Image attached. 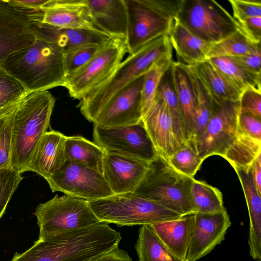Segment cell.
I'll return each mask as SVG.
<instances>
[{
    "label": "cell",
    "mask_w": 261,
    "mask_h": 261,
    "mask_svg": "<svg viewBox=\"0 0 261 261\" xmlns=\"http://www.w3.org/2000/svg\"><path fill=\"white\" fill-rule=\"evenodd\" d=\"M121 240L120 232L101 222L38 239L11 261H89L118 247Z\"/></svg>",
    "instance_id": "1"
},
{
    "label": "cell",
    "mask_w": 261,
    "mask_h": 261,
    "mask_svg": "<svg viewBox=\"0 0 261 261\" xmlns=\"http://www.w3.org/2000/svg\"><path fill=\"white\" fill-rule=\"evenodd\" d=\"M30 47L11 55L0 66L17 80L28 93L63 86L66 74L63 51L55 43L36 33Z\"/></svg>",
    "instance_id": "2"
},
{
    "label": "cell",
    "mask_w": 261,
    "mask_h": 261,
    "mask_svg": "<svg viewBox=\"0 0 261 261\" xmlns=\"http://www.w3.org/2000/svg\"><path fill=\"white\" fill-rule=\"evenodd\" d=\"M168 35H163L142 46L119 64L102 84L85 95L79 105L82 115L90 122L122 89L145 75L163 59L172 56Z\"/></svg>",
    "instance_id": "3"
},
{
    "label": "cell",
    "mask_w": 261,
    "mask_h": 261,
    "mask_svg": "<svg viewBox=\"0 0 261 261\" xmlns=\"http://www.w3.org/2000/svg\"><path fill=\"white\" fill-rule=\"evenodd\" d=\"M55 103L48 90L28 93L17 103L12 141L11 166L20 173L27 171L35 147L47 132Z\"/></svg>",
    "instance_id": "4"
},
{
    "label": "cell",
    "mask_w": 261,
    "mask_h": 261,
    "mask_svg": "<svg viewBox=\"0 0 261 261\" xmlns=\"http://www.w3.org/2000/svg\"><path fill=\"white\" fill-rule=\"evenodd\" d=\"M127 14L126 45L129 55L168 35L181 0H124Z\"/></svg>",
    "instance_id": "5"
},
{
    "label": "cell",
    "mask_w": 261,
    "mask_h": 261,
    "mask_svg": "<svg viewBox=\"0 0 261 261\" xmlns=\"http://www.w3.org/2000/svg\"><path fill=\"white\" fill-rule=\"evenodd\" d=\"M194 179L176 171L159 155L134 193L182 216L193 214L191 188Z\"/></svg>",
    "instance_id": "6"
},
{
    "label": "cell",
    "mask_w": 261,
    "mask_h": 261,
    "mask_svg": "<svg viewBox=\"0 0 261 261\" xmlns=\"http://www.w3.org/2000/svg\"><path fill=\"white\" fill-rule=\"evenodd\" d=\"M88 201L100 222L119 226L150 225L182 217L134 192L113 194Z\"/></svg>",
    "instance_id": "7"
},
{
    "label": "cell",
    "mask_w": 261,
    "mask_h": 261,
    "mask_svg": "<svg viewBox=\"0 0 261 261\" xmlns=\"http://www.w3.org/2000/svg\"><path fill=\"white\" fill-rule=\"evenodd\" d=\"M39 228V239L68 231L80 229L101 222L87 200L65 195H56L40 203L34 213Z\"/></svg>",
    "instance_id": "8"
},
{
    "label": "cell",
    "mask_w": 261,
    "mask_h": 261,
    "mask_svg": "<svg viewBox=\"0 0 261 261\" xmlns=\"http://www.w3.org/2000/svg\"><path fill=\"white\" fill-rule=\"evenodd\" d=\"M176 19L197 37L212 44L240 29L238 21L214 0H181Z\"/></svg>",
    "instance_id": "9"
},
{
    "label": "cell",
    "mask_w": 261,
    "mask_h": 261,
    "mask_svg": "<svg viewBox=\"0 0 261 261\" xmlns=\"http://www.w3.org/2000/svg\"><path fill=\"white\" fill-rule=\"evenodd\" d=\"M126 53L125 42L113 39L86 64L67 76L64 87L71 97L81 100L109 79Z\"/></svg>",
    "instance_id": "10"
},
{
    "label": "cell",
    "mask_w": 261,
    "mask_h": 261,
    "mask_svg": "<svg viewBox=\"0 0 261 261\" xmlns=\"http://www.w3.org/2000/svg\"><path fill=\"white\" fill-rule=\"evenodd\" d=\"M95 143L105 151L151 163L159 156L142 122L131 125L102 127L94 124Z\"/></svg>",
    "instance_id": "11"
},
{
    "label": "cell",
    "mask_w": 261,
    "mask_h": 261,
    "mask_svg": "<svg viewBox=\"0 0 261 261\" xmlns=\"http://www.w3.org/2000/svg\"><path fill=\"white\" fill-rule=\"evenodd\" d=\"M46 181L53 192H61L88 201L114 194L102 173L68 160Z\"/></svg>",
    "instance_id": "12"
},
{
    "label": "cell",
    "mask_w": 261,
    "mask_h": 261,
    "mask_svg": "<svg viewBox=\"0 0 261 261\" xmlns=\"http://www.w3.org/2000/svg\"><path fill=\"white\" fill-rule=\"evenodd\" d=\"M240 114L239 101H225L218 106L205 129L196 142L200 158L223 157L236 139Z\"/></svg>",
    "instance_id": "13"
},
{
    "label": "cell",
    "mask_w": 261,
    "mask_h": 261,
    "mask_svg": "<svg viewBox=\"0 0 261 261\" xmlns=\"http://www.w3.org/2000/svg\"><path fill=\"white\" fill-rule=\"evenodd\" d=\"M33 12L0 0V63L35 42Z\"/></svg>",
    "instance_id": "14"
},
{
    "label": "cell",
    "mask_w": 261,
    "mask_h": 261,
    "mask_svg": "<svg viewBox=\"0 0 261 261\" xmlns=\"http://www.w3.org/2000/svg\"><path fill=\"white\" fill-rule=\"evenodd\" d=\"M144 76L137 78L118 92L97 115L94 124L109 127L141 122L143 117L141 90Z\"/></svg>",
    "instance_id": "15"
},
{
    "label": "cell",
    "mask_w": 261,
    "mask_h": 261,
    "mask_svg": "<svg viewBox=\"0 0 261 261\" xmlns=\"http://www.w3.org/2000/svg\"><path fill=\"white\" fill-rule=\"evenodd\" d=\"M193 234L186 261H197L210 253L225 239L231 225L226 208L213 213H196Z\"/></svg>",
    "instance_id": "16"
},
{
    "label": "cell",
    "mask_w": 261,
    "mask_h": 261,
    "mask_svg": "<svg viewBox=\"0 0 261 261\" xmlns=\"http://www.w3.org/2000/svg\"><path fill=\"white\" fill-rule=\"evenodd\" d=\"M150 163L105 151L102 174L114 194L134 192L147 175Z\"/></svg>",
    "instance_id": "17"
},
{
    "label": "cell",
    "mask_w": 261,
    "mask_h": 261,
    "mask_svg": "<svg viewBox=\"0 0 261 261\" xmlns=\"http://www.w3.org/2000/svg\"><path fill=\"white\" fill-rule=\"evenodd\" d=\"M157 151L167 161L184 145L166 107L154 100L142 119Z\"/></svg>",
    "instance_id": "18"
},
{
    "label": "cell",
    "mask_w": 261,
    "mask_h": 261,
    "mask_svg": "<svg viewBox=\"0 0 261 261\" xmlns=\"http://www.w3.org/2000/svg\"><path fill=\"white\" fill-rule=\"evenodd\" d=\"M41 22L60 28L96 29L86 0H49Z\"/></svg>",
    "instance_id": "19"
},
{
    "label": "cell",
    "mask_w": 261,
    "mask_h": 261,
    "mask_svg": "<svg viewBox=\"0 0 261 261\" xmlns=\"http://www.w3.org/2000/svg\"><path fill=\"white\" fill-rule=\"evenodd\" d=\"M65 139L59 132H45L35 147L27 171H34L46 180L58 172L66 160Z\"/></svg>",
    "instance_id": "20"
},
{
    "label": "cell",
    "mask_w": 261,
    "mask_h": 261,
    "mask_svg": "<svg viewBox=\"0 0 261 261\" xmlns=\"http://www.w3.org/2000/svg\"><path fill=\"white\" fill-rule=\"evenodd\" d=\"M94 26L114 39L126 43L127 14L124 0H86Z\"/></svg>",
    "instance_id": "21"
},
{
    "label": "cell",
    "mask_w": 261,
    "mask_h": 261,
    "mask_svg": "<svg viewBox=\"0 0 261 261\" xmlns=\"http://www.w3.org/2000/svg\"><path fill=\"white\" fill-rule=\"evenodd\" d=\"M195 225L194 214L149 225L165 246L175 256L185 260Z\"/></svg>",
    "instance_id": "22"
},
{
    "label": "cell",
    "mask_w": 261,
    "mask_h": 261,
    "mask_svg": "<svg viewBox=\"0 0 261 261\" xmlns=\"http://www.w3.org/2000/svg\"><path fill=\"white\" fill-rule=\"evenodd\" d=\"M174 87L187 141L191 137L194 128L197 98L190 73L179 62L171 65Z\"/></svg>",
    "instance_id": "23"
},
{
    "label": "cell",
    "mask_w": 261,
    "mask_h": 261,
    "mask_svg": "<svg viewBox=\"0 0 261 261\" xmlns=\"http://www.w3.org/2000/svg\"><path fill=\"white\" fill-rule=\"evenodd\" d=\"M35 32L56 43L64 51L88 43L106 44L113 39L96 29L94 30L60 28L36 20Z\"/></svg>",
    "instance_id": "24"
},
{
    "label": "cell",
    "mask_w": 261,
    "mask_h": 261,
    "mask_svg": "<svg viewBox=\"0 0 261 261\" xmlns=\"http://www.w3.org/2000/svg\"><path fill=\"white\" fill-rule=\"evenodd\" d=\"M218 106L225 101H239L242 91L219 72L207 60L188 66Z\"/></svg>",
    "instance_id": "25"
},
{
    "label": "cell",
    "mask_w": 261,
    "mask_h": 261,
    "mask_svg": "<svg viewBox=\"0 0 261 261\" xmlns=\"http://www.w3.org/2000/svg\"><path fill=\"white\" fill-rule=\"evenodd\" d=\"M242 185L249 217L248 245L250 255L261 261V199L254 184L250 169L235 170Z\"/></svg>",
    "instance_id": "26"
},
{
    "label": "cell",
    "mask_w": 261,
    "mask_h": 261,
    "mask_svg": "<svg viewBox=\"0 0 261 261\" xmlns=\"http://www.w3.org/2000/svg\"><path fill=\"white\" fill-rule=\"evenodd\" d=\"M168 37L177 58L182 61L180 63L187 66L206 60L213 45L197 37L176 18Z\"/></svg>",
    "instance_id": "27"
},
{
    "label": "cell",
    "mask_w": 261,
    "mask_h": 261,
    "mask_svg": "<svg viewBox=\"0 0 261 261\" xmlns=\"http://www.w3.org/2000/svg\"><path fill=\"white\" fill-rule=\"evenodd\" d=\"M65 152L66 160L102 173L105 151L95 143L82 136H66Z\"/></svg>",
    "instance_id": "28"
},
{
    "label": "cell",
    "mask_w": 261,
    "mask_h": 261,
    "mask_svg": "<svg viewBox=\"0 0 261 261\" xmlns=\"http://www.w3.org/2000/svg\"><path fill=\"white\" fill-rule=\"evenodd\" d=\"M261 154V141L248 136L239 127L237 137L222 158L234 170H248Z\"/></svg>",
    "instance_id": "29"
},
{
    "label": "cell",
    "mask_w": 261,
    "mask_h": 261,
    "mask_svg": "<svg viewBox=\"0 0 261 261\" xmlns=\"http://www.w3.org/2000/svg\"><path fill=\"white\" fill-rule=\"evenodd\" d=\"M135 249L139 261H185L173 254L149 225L141 226L139 228Z\"/></svg>",
    "instance_id": "30"
},
{
    "label": "cell",
    "mask_w": 261,
    "mask_h": 261,
    "mask_svg": "<svg viewBox=\"0 0 261 261\" xmlns=\"http://www.w3.org/2000/svg\"><path fill=\"white\" fill-rule=\"evenodd\" d=\"M207 60L242 92L249 87L261 88V75L248 72L231 58L216 57Z\"/></svg>",
    "instance_id": "31"
},
{
    "label": "cell",
    "mask_w": 261,
    "mask_h": 261,
    "mask_svg": "<svg viewBox=\"0 0 261 261\" xmlns=\"http://www.w3.org/2000/svg\"><path fill=\"white\" fill-rule=\"evenodd\" d=\"M185 65L191 75L197 98L194 128L191 137L196 142L205 129L215 110L219 106L217 105L212 101L203 85L193 72L188 66Z\"/></svg>",
    "instance_id": "32"
},
{
    "label": "cell",
    "mask_w": 261,
    "mask_h": 261,
    "mask_svg": "<svg viewBox=\"0 0 261 261\" xmlns=\"http://www.w3.org/2000/svg\"><path fill=\"white\" fill-rule=\"evenodd\" d=\"M259 49H261L260 43L251 41L239 29L228 37L213 44L207 54V59L216 57L241 56Z\"/></svg>",
    "instance_id": "33"
},
{
    "label": "cell",
    "mask_w": 261,
    "mask_h": 261,
    "mask_svg": "<svg viewBox=\"0 0 261 261\" xmlns=\"http://www.w3.org/2000/svg\"><path fill=\"white\" fill-rule=\"evenodd\" d=\"M191 193L196 213H213L225 208L221 192L205 181L194 179Z\"/></svg>",
    "instance_id": "34"
},
{
    "label": "cell",
    "mask_w": 261,
    "mask_h": 261,
    "mask_svg": "<svg viewBox=\"0 0 261 261\" xmlns=\"http://www.w3.org/2000/svg\"><path fill=\"white\" fill-rule=\"evenodd\" d=\"M170 67L164 73L159 84L154 100L161 101L166 107L173 120L178 136L185 144L187 140L184 131Z\"/></svg>",
    "instance_id": "35"
},
{
    "label": "cell",
    "mask_w": 261,
    "mask_h": 261,
    "mask_svg": "<svg viewBox=\"0 0 261 261\" xmlns=\"http://www.w3.org/2000/svg\"><path fill=\"white\" fill-rule=\"evenodd\" d=\"M167 162L176 171L194 178L203 161L199 155L195 140L190 138Z\"/></svg>",
    "instance_id": "36"
},
{
    "label": "cell",
    "mask_w": 261,
    "mask_h": 261,
    "mask_svg": "<svg viewBox=\"0 0 261 261\" xmlns=\"http://www.w3.org/2000/svg\"><path fill=\"white\" fill-rule=\"evenodd\" d=\"M172 62V56L167 57L154 65L145 74L141 90L143 116L153 102L159 84Z\"/></svg>",
    "instance_id": "37"
},
{
    "label": "cell",
    "mask_w": 261,
    "mask_h": 261,
    "mask_svg": "<svg viewBox=\"0 0 261 261\" xmlns=\"http://www.w3.org/2000/svg\"><path fill=\"white\" fill-rule=\"evenodd\" d=\"M18 102L0 110V169L11 167L12 130Z\"/></svg>",
    "instance_id": "38"
},
{
    "label": "cell",
    "mask_w": 261,
    "mask_h": 261,
    "mask_svg": "<svg viewBox=\"0 0 261 261\" xmlns=\"http://www.w3.org/2000/svg\"><path fill=\"white\" fill-rule=\"evenodd\" d=\"M105 45L88 43L64 51L63 62L66 77L86 64Z\"/></svg>",
    "instance_id": "39"
},
{
    "label": "cell",
    "mask_w": 261,
    "mask_h": 261,
    "mask_svg": "<svg viewBox=\"0 0 261 261\" xmlns=\"http://www.w3.org/2000/svg\"><path fill=\"white\" fill-rule=\"evenodd\" d=\"M28 93L20 83L0 66V110L18 102Z\"/></svg>",
    "instance_id": "40"
},
{
    "label": "cell",
    "mask_w": 261,
    "mask_h": 261,
    "mask_svg": "<svg viewBox=\"0 0 261 261\" xmlns=\"http://www.w3.org/2000/svg\"><path fill=\"white\" fill-rule=\"evenodd\" d=\"M22 179L21 174L12 167L0 169V219Z\"/></svg>",
    "instance_id": "41"
},
{
    "label": "cell",
    "mask_w": 261,
    "mask_h": 261,
    "mask_svg": "<svg viewBox=\"0 0 261 261\" xmlns=\"http://www.w3.org/2000/svg\"><path fill=\"white\" fill-rule=\"evenodd\" d=\"M240 113L261 119V88L249 87L244 90L239 100Z\"/></svg>",
    "instance_id": "42"
},
{
    "label": "cell",
    "mask_w": 261,
    "mask_h": 261,
    "mask_svg": "<svg viewBox=\"0 0 261 261\" xmlns=\"http://www.w3.org/2000/svg\"><path fill=\"white\" fill-rule=\"evenodd\" d=\"M233 17L238 22L246 19L261 16L260 0H229Z\"/></svg>",
    "instance_id": "43"
},
{
    "label": "cell",
    "mask_w": 261,
    "mask_h": 261,
    "mask_svg": "<svg viewBox=\"0 0 261 261\" xmlns=\"http://www.w3.org/2000/svg\"><path fill=\"white\" fill-rule=\"evenodd\" d=\"M261 119L247 113H240L239 127L245 134L261 141Z\"/></svg>",
    "instance_id": "44"
},
{
    "label": "cell",
    "mask_w": 261,
    "mask_h": 261,
    "mask_svg": "<svg viewBox=\"0 0 261 261\" xmlns=\"http://www.w3.org/2000/svg\"><path fill=\"white\" fill-rule=\"evenodd\" d=\"M230 58L248 72L261 75V49L243 56Z\"/></svg>",
    "instance_id": "45"
},
{
    "label": "cell",
    "mask_w": 261,
    "mask_h": 261,
    "mask_svg": "<svg viewBox=\"0 0 261 261\" xmlns=\"http://www.w3.org/2000/svg\"><path fill=\"white\" fill-rule=\"evenodd\" d=\"M240 30L251 41L260 43L261 16L246 19L238 22Z\"/></svg>",
    "instance_id": "46"
},
{
    "label": "cell",
    "mask_w": 261,
    "mask_h": 261,
    "mask_svg": "<svg viewBox=\"0 0 261 261\" xmlns=\"http://www.w3.org/2000/svg\"><path fill=\"white\" fill-rule=\"evenodd\" d=\"M14 7L30 11H42L49 0H5Z\"/></svg>",
    "instance_id": "47"
},
{
    "label": "cell",
    "mask_w": 261,
    "mask_h": 261,
    "mask_svg": "<svg viewBox=\"0 0 261 261\" xmlns=\"http://www.w3.org/2000/svg\"><path fill=\"white\" fill-rule=\"evenodd\" d=\"M89 261H133L126 251L119 247L101 254Z\"/></svg>",
    "instance_id": "48"
},
{
    "label": "cell",
    "mask_w": 261,
    "mask_h": 261,
    "mask_svg": "<svg viewBox=\"0 0 261 261\" xmlns=\"http://www.w3.org/2000/svg\"><path fill=\"white\" fill-rule=\"evenodd\" d=\"M250 169L255 188L261 195V154L253 162Z\"/></svg>",
    "instance_id": "49"
}]
</instances>
